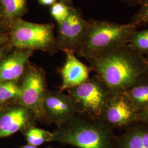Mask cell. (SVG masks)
<instances>
[{
    "instance_id": "6da1fadb",
    "label": "cell",
    "mask_w": 148,
    "mask_h": 148,
    "mask_svg": "<svg viewBox=\"0 0 148 148\" xmlns=\"http://www.w3.org/2000/svg\"><path fill=\"white\" fill-rule=\"evenodd\" d=\"M90 68L112 93L125 92L148 80V59L124 45L88 59Z\"/></svg>"
},
{
    "instance_id": "7a4b0ae2",
    "label": "cell",
    "mask_w": 148,
    "mask_h": 148,
    "mask_svg": "<svg viewBox=\"0 0 148 148\" xmlns=\"http://www.w3.org/2000/svg\"><path fill=\"white\" fill-rule=\"evenodd\" d=\"M114 129L76 114L53 132L52 142L79 148H114Z\"/></svg>"
},
{
    "instance_id": "3957f363",
    "label": "cell",
    "mask_w": 148,
    "mask_h": 148,
    "mask_svg": "<svg viewBox=\"0 0 148 148\" xmlns=\"http://www.w3.org/2000/svg\"><path fill=\"white\" fill-rule=\"evenodd\" d=\"M85 38L76 53L90 59L124 45L128 44L138 27L132 24H119L90 19Z\"/></svg>"
},
{
    "instance_id": "277c9868",
    "label": "cell",
    "mask_w": 148,
    "mask_h": 148,
    "mask_svg": "<svg viewBox=\"0 0 148 148\" xmlns=\"http://www.w3.org/2000/svg\"><path fill=\"white\" fill-rule=\"evenodd\" d=\"M52 23L37 24L16 19L11 24L9 30L11 48L39 50L50 54L58 52L57 39Z\"/></svg>"
},
{
    "instance_id": "5b68a950",
    "label": "cell",
    "mask_w": 148,
    "mask_h": 148,
    "mask_svg": "<svg viewBox=\"0 0 148 148\" xmlns=\"http://www.w3.org/2000/svg\"><path fill=\"white\" fill-rule=\"evenodd\" d=\"M68 90L76 114L98 121L112 94L97 75Z\"/></svg>"
},
{
    "instance_id": "8992f818",
    "label": "cell",
    "mask_w": 148,
    "mask_h": 148,
    "mask_svg": "<svg viewBox=\"0 0 148 148\" xmlns=\"http://www.w3.org/2000/svg\"><path fill=\"white\" fill-rule=\"evenodd\" d=\"M20 84L21 95L18 104L27 107L32 111L37 121L45 120L43 101L48 90L45 70L29 62Z\"/></svg>"
},
{
    "instance_id": "52a82bcc",
    "label": "cell",
    "mask_w": 148,
    "mask_h": 148,
    "mask_svg": "<svg viewBox=\"0 0 148 148\" xmlns=\"http://www.w3.org/2000/svg\"><path fill=\"white\" fill-rule=\"evenodd\" d=\"M140 112L125 92L112 93L100 121L112 129L125 130L139 121Z\"/></svg>"
},
{
    "instance_id": "ba28073f",
    "label": "cell",
    "mask_w": 148,
    "mask_h": 148,
    "mask_svg": "<svg viewBox=\"0 0 148 148\" xmlns=\"http://www.w3.org/2000/svg\"><path fill=\"white\" fill-rule=\"evenodd\" d=\"M87 24L81 11L71 7L69 17L58 25L56 37L58 51L68 50L76 53L85 38Z\"/></svg>"
},
{
    "instance_id": "9c48e42d",
    "label": "cell",
    "mask_w": 148,
    "mask_h": 148,
    "mask_svg": "<svg viewBox=\"0 0 148 148\" xmlns=\"http://www.w3.org/2000/svg\"><path fill=\"white\" fill-rule=\"evenodd\" d=\"M37 121L34 112L24 106L19 104L2 106L0 108V139L35 125Z\"/></svg>"
},
{
    "instance_id": "30bf717a",
    "label": "cell",
    "mask_w": 148,
    "mask_h": 148,
    "mask_svg": "<svg viewBox=\"0 0 148 148\" xmlns=\"http://www.w3.org/2000/svg\"><path fill=\"white\" fill-rule=\"evenodd\" d=\"M45 120L60 127L76 115V111L68 95L60 90H48L43 101Z\"/></svg>"
},
{
    "instance_id": "8fae6325",
    "label": "cell",
    "mask_w": 148,
    "mask_h": 148,
    "mask_svg": "<svg viewBox=\"0 0 148 148\" xmlns=\"http://www.w3.org/2000/svg\"><path fill=\"white\" fill-rule=\"evenodd\" d=\"M0 60V82H20L33 51L13 48Z\"/></svg>"
},
{
    "instance_id": "7c38bea8",
    "label": "cell",
    "mask_w": 148,
    "mask_h": 148,
    "mask_svg": "<svg viewBox=\"0 0 148 148\" xmlns=\"http://www.w3.org/2000/svg\"><path fill=\"white\" fill-rule=\"evenodd\" d=\"M66 60L60 69L62 83L60 90L63 91L77 86L90 78L92 69L77 58L74 52L64 51Z\"/></svg>"
},
{
    "instance_id": "4fadbf2b",
    "label": "cell",
    "mask_w": 148,
    "mask_h": 148,
    "mask_svg": "<svg viewBox=\"0 0 148 148\" xmlns=\"http://www.w3.org/2000/svg\"><path fill=\"white\" fill-rule=\"evenodd\" d=\"M114 148H148V127L137 122L115 136Z\"/></svg>"
},
{
    "instance_id": "5bb4252c",
    "label": "cell",
    "mask_w": 148,
    "mask_h": 148,
    "mask_svg": "<svg viewBox=\"0 0 148 148\" xmlns=\"http://www.w3.org/2000/svg\"><path fill=\"white\" fill-rule=\"evenodd\" d=\"M0 5L10 28L13 21L22 18L28 12L27 0H0Z\"/></svg>"
},
{
    "instance_id": "9a60e30c",
    "label": "cell",
    "mask_w": 148,
    "mask_h": 148,
    "mask_svg": "<svg viewBox=\"0 0 148 148\" xmlns=\"http://www.w3.org/2000/svg\"><path fill=\"white\" fill-rule=\"evenodd\" d=\"M21 95V86L19 81L0 82V105L18 104Z\"/></svg>"
},
{
    "instance_id": "2e32d148",
    "label": "cell",
    "mask_w": 148,
    "mask_h": 148,
    "mask_svg": "<svg viewBox=\"0 0 148 148\" xmlns=\"http://www.w3.org/2000/svg\"><path fill=\"white\" fill-rule=\"evenodd\" d=\"M27 144L39 147L44 143L52 142L53 132L41 129L32 125L23 130L21 132Z\"/></svg>"
},
{
    "instance_id": "e0dca14e",
    "label": "cell",
    "mask_w": 148,
    "mask_h": 148,
    "mask_svg": "<svg viewBox=\"0 0 148 148\" xmlns=\"http://www.w3.org/2000/svg\"><path fill=\"white\" fill-rule=\"evenodd\" d=\"M139 110L148 107V80L125 92Z\"/></svg>"
},
{
    "instance_id": "ac0fdd59",
    "label": "cell",
    "mask_w": 148,
    "mask_h": 148,
    "mask_svg": "<svg viewBox=\"0 0 148 148\" xmlns=\"http://www.w3.org/2000/svg\"><path fill=\"white\" fill-rule=\"evenodd\" d=\"M128 45L148 59V28L141 31L137 30L133 35Z\"/></svg>"
},
{
    "instance_id": "d6986e66",
    "label": "cell",
    "mask_w": 148,
    "mask_h": 148,
    "mask_svg": "<svg viewBox=\"0 0 148 148\" xmlns=\"http://www.w3.org/2000/svg\"><path fill=\"white\" fill-rule=\"evenodd\" d=\"M71 8L60 1H57L50 7L49 13L57 25H59L69 17Z\"/></svg>"
},
{
    "instance_id": "ffe728a7",
    "label": "cell",
    "mask_w": 148,
    "mask_h": 148,
    "mask_svg": "<svg viewBox=\"0 0 148 148\" xmlns=\"http://www.w3.org/2000/svg\"><path fill=\"white\" fill-rule=\"evenodd\" d=\"M129 23L139 27L148 25V0H145L140 5V8L133 16Z\"/></svg>"
},
{
    "instance_id": "44dd1931",
    "label": "cell",
    "mask_w": 148,
    "mask_h": 148,
    "mask_svg": "<svg viewBox=\"0 0 148 148\" xmlns=\"http://www.w3.org/2000/svg\"><path fill=\"white\" fill-rule=\"evenodd\" d=\"M9 32L0 29V48L10 46Z\"/></svg>"
},
{
    "instance_id": "7402d4cb",
    "label": "cell",
    "mask_w": 148,
    "mask_h": 148,
    "mask_svg": "<svg viewBox=\"0 0 148 148\" xmlns=\"http://www.w3.org/2000/svg\"><path fill=\"white\" fill-rule=\"evenodd\" d=\"M0 29L8 31V32L10 30V27L5 21L3 11L1 5H0Z\"/></svg>"
},
{
    "instance_id": "603a6c76",
    "label": "cell",
    "mask_w": 148,
    "mask_h": 148,
    "mask_svg": "<svg viewBox=\"0 0 148 148\" xmlns=\"http://www.w3.org/2000/svg\"><path fill=\"white\" fill-rule=\"evenodd\" d=\"M139 122H142L148 127V107L140 111Z\"/></svg>"
},
{
    "instance_id": "cb8c5ba5",
    "label": "cell",
    "mask_w": 148,
    "mask_h": 148,
    "mask_svg": "<svg viewBox=\"0 0 148 148\" xmlns=\"http://www.w3.org/2000/svg\"><path fill=\"white\" fill-rule=\"evenodd\" d=\"M123 3L126 4L130 6H134V5H141L142 3L145 0H120Z\"/></svg>"
},
{
    "instance_id": "d4e9b609",
    "label": "cell",
    "mask_w": 148,
    "mask_h": 148,
    "mask_svg": "<svg viewBox=\"0 0 148 148\" xmlns=\"http://www.w3.org/2000/svg\"><path fill=\"white\" fill-rule=\"evenodd\" d=\"M12 48L10 46H5L3 47L0 48V60L3 58L5 55L9 53Z\"/></svg>"
},
{
    "instance_id": "484cf974",
    "label": "cell",
    "mask_w": 148,
    "mask_h": 148,
    "mask_svg": "<svg viewBox=\"0 0 148 148\" xmlns=\"http://www.w3.org/2000/svg\"><path fill=\"white\" fill-rule=\"evenodd\" d=\"M37 1L41 5L51 7L57 2V0H37Z\"/></svg>"
},
{
    "instance_id": "4316f807",
    "label": "cell",
    "mask_w": 148,
    "mask_h": 148,
    "mask_svg": "<svg viewBox=\"0 0 148 148\" xmlns=\"http://www.w3.org/2000/svg\"><path fill=\"white\" fill-rule=\"evenodd\" d=\"M73 1L74 0H59V1L65 3V5H68L70 7H73Z\"/></svg>"
},
{
    "instance_id": "83f0119b",
    "label": "cell",
    "mask_w": 148,
    "mask_h": 148,
    "mask_svg": "<svg viewBox=\"0 0 148 148\" xmlns=\"http://www.w3.org/2000/svg\"><path fill=\"white\" fill-rule=\"evenodd\" d=\"M19 148H38L37 147H35V146H33L32 145H30L29 144H27L26 145H22Z\"/></svg>"
},
{
    "instance_id": "f1b7e54d",
    "label": "cell",
    "mask_w": 148,
    "mask_h": 148,
    "mask_svg": "<svg viewBox=\"0 0 148 148\" xmlns=\"http://www.w3.org/2000/svg\"><path fill=\"white\" fill-rule=\"evenodd\" d=\"M1 106H1V105H0V108H1Z\"/></svg>"
},
{
    "instance_id": "f546056e",
    "label": "cell",
    "mask_w": 148,
    "mask_h": 148,
    "mask_svg": "<svg viewBox=\"0 0 148 148\" xmlns=\"http://www.w3.org/2000/svg\"></svg>"
}]
</instances>
